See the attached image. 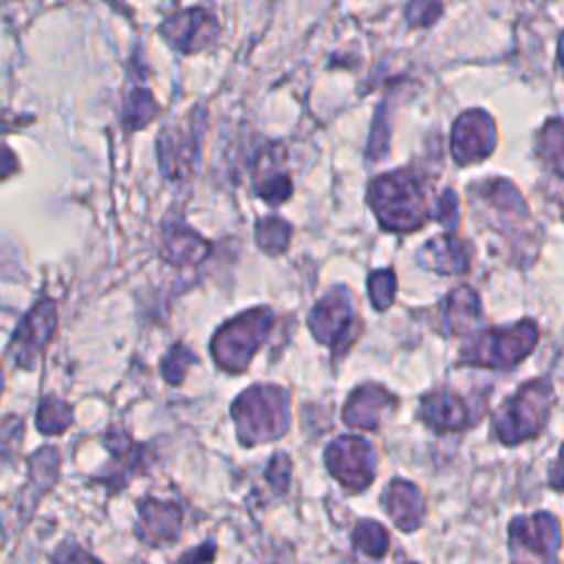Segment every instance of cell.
Masks as SVG:
<instances>
[{
    "label": "cell",
    "instance_id": "6da1fadb",
    "mask_svg": "<svg viewBox=\"0 0 564 564\" xmlns=\"http://www.w3.org/2000/svg\"><path fill=\"white\" fill-rule=\"evenodd\" d=\"M368 203L379 223L392 231H414L430 218L423 178L405 170L375 178L368 189Z\"/></svg>",
    "mask_w": 564,
    "mask_h": 564
},
{
    "label": "cell",
    "instance_id": "7a4b0ae2",
    "mask_svg": "<svg viewBox=\"0 0 564 564\" xmlns=\"http://www.w3.org/2000/svg\"><path fill=\"white\" fill-rule=\"evenodd\" d=\"M231 414L245 445L273 441L289 427V394L278 386H253L236 399Z\"/></svg>",
    "mask_w": 564,
    "mask_h": 564
},
{
    "label": "cell",
    "instance_id": "3957f363",
    "mask_svg": "<svg viewBox=\"0 0 564 564\" xmlns=\"http://www.w3.org/2000/svg\"><path fill=\"white\" fill-rule=\"evenodd\" d=\"M273 326L269 308H251L223 324L212 339V355L227 372H240L251 361L253 352L264 344Z\"/></svg>",
    "mask_w": 564,
    "mask_h": 564
},
{
    "label": "cell",
    "instance_id": "277c9868",
    "mask_svg": "<svg viewBox=\"0 0 564 564\" xmlns=\"http://www.w3.org/2000/svg\"><path fill=\"white\" fill-rule=\"evenodd\" d=\"M553 390L546 379L524 383L494 416L496 436L502 443H520L535 436L546 423Z\"/></svg>",
    "mask_w": 564,
    "mask_h": 564
},
{
    "label": "cell",
    "instance_id": "5b68a950",
    "mask_svg": "<svg viewBox=\"0 0 564 564\" xmlns=\"http://www.w3.org/2000/svg\"><path fill=\"white\" fill-rule=\"evenodd\" d=\"M538 341V328L533 322L522 319L513 326L494 328L482 333L467 346L460 355L463 364L489 366V368H511L522 361Z\"/></svg>",
    "mask_w": 564,
    "mask_h": 564
},
{
    "label": "cell",
    "instance_id": "8992f818",
    "mask_svg": "<svg viewBox=\"0 0 564 564\" xmlns=\"http://www.w3.org/2000/svg\"><path fill=\"white\" fill-rule=\"evenodd\" d=\"M560 546V522L546 511L520 516L509 524L511 564H555Z\"/></svg>",
    "mask_w": 564,
    "mask_h": 564
},
{
    "label": "cell",
    "instance_id": "52a82bcc",
    "mask_svg": "<svg viewBox=\"0 0 564 564\" xmlns=\"http://www.w3.org/2000/svg\"><path fill=\"white\" fill-rule=\"evenodd\" d=\"M328 471L348 489H364L375 478V449L359 436H339L326 447Z\"/></svg>",
    "mask_w": 564,
    "mask_h": 564
},
{
    "label": "cell",
    "instance_id": "ba28073f",
    "mask_svg": "<svg viewBox=\"0 0 564 564\" xmlns=\"http://www.w3.org/2000/svg\"><path fill=\"white\" fill-rule=\"evenodd\" d=\"M496 128L485 110L463 112L452 130V154L458 163L487 159L494 150Z\"/></svg>",
    "mask_w": 564,
    "mask_h": 564
},
{
    "label": "cell",
    "instance_id": "9c48e42d",
    "mask_svg": "<svg viewBox=\"0 0 564 564\" xmlns=\"http://www.w3.org/2000/svg\"><path fill=\"white\" fill-rule=\"evenodd\" d=\"M53 328H55V304L51 300H42L31 308V313L22 319V324L15 330V337L9 348L13 361L31 368L37 355L44 350L46 341L51 339Z\"/></svg>",
    "mask_w": 564,
    "mask_h": 564
},
{
    "label": "cell",
    "instance_id": "30bf717a",
    "mask_svg": "<svg viewBox=\"0 0 564 564\" xmlns=\"http://www.w3.org/2000/svg\"><path fill=\"white\" fill-rule=\"evenodd\" d=\"M352 324V304L344 286H335L311 311L308 326L317 341L339 346Z\"/></svg>",
    "mask_w": 564,
    "mask_h": 564
},
{
    "label": "cell",
    "instance_id": "8fae6325",
    "mask_svg": "<svg viewBox=\"0 0 564 564\" xmlns=\"http://www.w3.org/2000/svg\"><path fill=\"white\" fill-rule=\"evenodd\" d=\"M218 31V24L214 20V15L205 13L203 9H189L181 15L170 18L163 24V33L165 37L181 51H198L203 46H207L214 35Z\"/></svg>",
    "mask_w": 564,
    "mask_h": 564
},
{
    "label": "cell",
    "instance_id": "7c38bea8",
    "mask_svg": "<svg viewBox=\"0 0 564 564\" xmlns=\"http://www.w3.org/2000/svg\"><path fill=\"white\" fill-rule=\"evenodd\" d=\"M421 416L430 427L441 430V432L458 430V427L469 425V421H474L469 405L458 394H454L449 390L430 392L421 401Z\"/></svg>",
    "mask_w": 564,
    "mask_h": 564
},
{
    "label": "cell",
    "instance_id": "4fadbf2b",
    "mask_svg": "<svg viewBox=\"0 0 564 564\" xmlns=\"http://www.w3.org/2000/svg\"><path fill=\"white\" fill-rule=\"evenodd\" d=\"M394 405V397L386 392L379 386H361L357 388L346 408H344V421L350 427H377L381 416L388 412V408Z\"/></svg>",
    "mask_w": 564,
    "mask_h": 564
},
{
    "label": "cell",
    "instance_id": "5bb4252c",
    "mask_svg": "<svg viewBox=\"0 0 564 564\" xmlns=\"http://www.w3.org/2000/svg\"><path fill=\"white\" fill-rule=\"evenodd\" d=\"M181 531V511L170 502L145 500L139 507V535L150 544L174 540Z\"/></svg>",
    "mask_w": 564,
    "mask_h": 564
},
{
    "label": "cell",
    "instance_id": "9a60e30c",
    "mask_svg": "<svg viewBox=\"0 0 564 564\" xmlns=\"http://www.w3.org/2000/svg\"><path fill=\"white\" fill-rule=\"evenodd\" d=\"M383 505H386V511L390 513V518L403 531L416 529L423 520V496L408 480L394 478L383 494Z\"/></svg>",
    "mask_w": 564,
    "mask_h": 564
},
{
    "label": "cell",
    "instance_id": "2e32d148",
    "mask_svg": "<svg viewBox=\"0 0 564 564\" xmlns=\"http://www.w3.org/2000/svg\"><path fill=\"white\" fill-rule=\"evenodd\" d=\"M469 256H471L469 245L463 238H458L456 234L436 236L430 242H425V247L421 251V260L425 262V267L441 271V273L465 271Z\"/></svg>",
    "mask_w": 564,
    "mask_h": 564
},
{
    "label": "cell",
    "instance_id": "e0dca14e",
    "mask_svg": "<svg viewBox=\"0 0 564 564\" xmlns=\"http://www.w3.org/2000/svg\"><path fill=\"white\" fill-rule=\"evenodd\" d=\"M445 322L456 335H471L480 324V302L469 286L454 289L445 300Z\"/></svg>",
    "mask_w": 564,
    "mask_h": 564
},
{
    "label": "cell",
    "instance_id": "ac0fdd59",
    "mask_svg": "<svg viewBox=\"0 0 564 564\" xmlns=\"http://www.w3.org/2000/svg\"><path fill=\"white\" fill-rule=\"evenodd\" d=\"M207 253V242L187 229H172L165 240V256L172 262H198Z\"/></svg>",
    "mask_w": 564,
    "mask_h": 564
},
{
    "label": "cell",
    "instance_id": "d6986e66",
    "mask_svg": "<svg viewBox=\"0 0 564 564\" xmlns=\"http://www.w3.org/2000/svg\"><path fill=\"white\" fill-rule=\"evenodd\" d=\"M538 150L551 170L564 174V121L553 119L542 128Z\"/></svg>",
    "mask_w": 564,
    "mask_h": 564
},
{
    "label": "cell",
    "instance_id": "ffe728a7",
    "mask_svg": "<svg viewBox=\"0 0 564 564\" xmlns=\"http://www.w3.org/2000/svg\"><path fill=\"white\" fill-rule=\"evenodd\" d=\"M289 238H291L289 225L275 216H267L256 225V240L260 249H264L267 253L284 251L289 245Z\"/></svg>",
    "mask_w": 564,
    "mask_h": 564
},
{
    "label": "cell",
    "instance_id": "44dd1931",
    "mask_svg": "<svg viewBox=\"0 0 564 564\" xmlns=\"http://www.w3.org/2000/svg\"><path fill=\"white\" fill-rule=\"evenodd\" d=\"M352 542L370 557H381L388 551V533L375 520H364L352 531Z\"/></svg>",
    "mask_w": 564,
    "mask_h": 564
},
{
    "label": "cell",
    "instance_id": "7402d4cb",
    "mask_svg": "<svg viewBox=\"0 0 564 564\" xmlns=\"http://www.w3.org/2000/svg\"><path fill=\"white\" fill-rule=\"evenodd\" d=\"M70 416L73 412L64 401H59L57 397H46L37 410V427L44 434H57L68 427Z\"/></svg>",
    "mask_w": 564,
    "mask_h": 564
},
{
    "label": "cell",
    "instance_id": "603a6c76",
    "mask_svg": "<svg viewBox=\"0 0 564 564\" xmlns=\"http://www.w3.org/2000/svg\"><path fill=\"white\" fill-rule=\"evenodd\" d=\"M154 115H156V104L148 90L137 88L128 95L126 108H123V119L130 128L145 126Z\"/></svg>",
    "mask_w": 564,
    "mask_h": 564
},
{
    "label": "cell",
    "instance_id": "cb8c5ba5",
    "mask_svg": "<svg viewBox=\"0 0 564 564\" xmlns=\"http://www.w3.org/2000/svg\"><path fill=\"white\" fill-rule=\"evenodd\" d=\"M368 291H370V300L375 304V308L383 311L386 306H390L394 291H397V278L390 269L383 271H375L368 280Z\"/></svg>",
    "mask_w": 564,
    "mask_h": 564
},
{
    "label": "cell",
    "instance_id": "d4e9b609",
    "mask_svg": "<svg viewBox=\"0 0 564 564\" xmlns=\"http://www.w3.org/2000/svg\"><path fill=\"white\" fill-rule=\"evenodd\" d=\"M194 364V355L183 346V344H176L163 359L161 368H163V377L170 381V383H181L187 366Z\"/></svg>",
    "mask_w": 564,
    "mask_h": 564
},
{
    "label": "cell",
    "instance_id": "484cf974",
    "mask_svg": "<svg viewBox=\"0 0 564 564\" xmlns=\"http://www.w3.org/2000/svg\"><path fill=\"white\" fill-rule=\"evenodd\" d=\"M55 564H99L95 557H90L86 551H82L79 546L73 544H64L57 549V553L53 555Z\"/></svg>",
    "mask_w": 564,
    "mask_h": 564
},
{
    "label": "cell",
    "instance_id": "4316f807",
    "mask_svg": "<svg viewBox=\"0 0 564 564\" xmlns=\"http://www.w3.org/2000/svg\"><path fill=\"white\" fill-rule=\"evenodd\" d=\"M269 478H271V482L278 485L280 489L286 487V482H289V460H286L284 454L273 456L271 469H269Z\"/></svg>",
    "mask_w": 564,
    "mask_h": 564
},
{
    "label": "cell",
    "instance_id": "83f0119b",
    "mask_svg": "<svg viewBox=\"0 0 564 564\" xmlns=\"http://www.w3.org/2000/svg\"><path fill=\"white\" fill-rule=\"evenodd\" d=\"M15 170V156L7 145H0V178L9 176Z\"/></svg>",
    "mask_w": 564,
    "mask_h": 564
},
{
    "label": "cell",
    "instance_id": "f1b7e54d",
    "mask_svg": "<svg viewBox=\"0 0 564 564\" xmlns=\"http://www.w3.org/2000/svg\"><path fill=\"white\" fill-rule=\"evenodd\" d=\"M551 485H553L555 489H562V491H564V445H562V452H560L557 463H555L553 469H551Z\"/></svg>",
    "mask_w": 564,
    "mask_h": 564
},
{
    "label": "cell",
    "instance_id": "f546056e",
    "mask_svg": "<svg viewBox=\"0 0 564 564\" xmlns=\"http://www.w3.org/2000/svg\"><path fill=\"white\" fill-rule=\"evenodd\" d=\"M560 59H562V64H564V37H562V42H560Z\"/></svg>",
    "mask_w": 564,
    "mask_h": 564
},
{
    "label": "cell",
    "instance_id": "4dcf8cb0",
    "mask_svg": "<svg viewBox=\"0 0 564 564\" xmlns=\"http://www.w3.org/2000/svg\"><path fill=\"white\" fill-rule=\"evenodd\" d=\"M2 463H4V452L0 449V467H2Z\"/></svg>",
    "mask_w": 564,
    "mask_h": 564
},
{
    "label": "cell",
    "instance_id": "1f68e13d",
    "mask_svg": "<svg viewBox=\"0 0 564 564\" xmlns=\"http://www.w3.org/2000/svg\"><path fill=\"white\" fill-rule=\"evenodd\" d=\"M0 392H2V372H0Z\"/></svg>",
    "mask_w": 564,
    "mask_h": 564
}]
</instances>
